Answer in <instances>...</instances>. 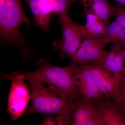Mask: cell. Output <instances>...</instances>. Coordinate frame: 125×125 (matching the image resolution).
I'll use <instances>...</instances> for the list:
<instances>
[{
    "label": "cell",
    "instance_id": "obj_1",
    "mask_svg": "<svg viewBox=\"0 0 125 125\" xmlns=\"http://www.w3.org/2000/svg\"><path fill=\"white\" fill-rule=\"evenodd\" d=\"M28 81L31 93L32 103L31 106L27 108L25 114H55L70 118L79 100L70 97L53 85L46 87L43 84L35 81Z\"/></svg>",
    "mask_w": 125,
    "mask_h": 125
},
{
    "label": "cell",
    "instance_id": "obj_2",
    "mask_svg": "<svg viewBox=\"0 0 125 125\" xmlns=\"http://www.w3.org/2000/svg\"><path fill=\"white\" fill-rule=\"evenodd\" d=\"M77 64L72 62L65 67L50 64L45 60H39L36 65L37 70L31 72H19L27 81H35L42 84L57 87L64 93L78 100L83 96L75 84L74 76Z\"/></svg>",
    "mask_w": 125,
    "mask_h": 125
},
{
    "label": "cell",
    "instance_id": "obj_3",
    "mask_svg": "<svg viewBox=\"0 0 125 125\" xmlns=\"http://www.w3.org/2000/svg\"><path fill=\"white\" fill-rule=\"evenodd\" d=\"M32 22L23 10L21 0H0V36L1 40L13 45L22 43L21 25H29Z\"/></svg>",
    "mask_w": 125,
    "mask_h": 125
},
{
    "label": "cell",
    "instance_id": "obj_4",
    "mask_svg": "<svg viewBox=\"0 0 125 125\" xmlns=\"http://www.w3.org/2000/svg\"><path fill=\"white\" fill-rule=\"evenodd\" d=\"M1 79H8L11 82L8 97L7 113L13 120H16L25 113L31 95L29 87L25 83V78L19 72L11 74L4 73Z\"/></svg>",
    "mask_w": 125,
    "mask_h": 125
},
{
    "label": "cell",
    "instance_id": "obj_5",
    "mask_svg": "<svg viewBox=\"0 0 125 125\" xmlns=\"http://www.w3.org/2000/svg\"><path fill=\"white\" fill-rule=\"evenodd\" d=\"M58 22L62 30V39L54 42L53 48L60 51V59H63L68 56L72 61L84 39L82 25L73 22L69 14L60 16Z\"/></svg>",
    "mask_w": 125,
    "mask_h": 125
},
{
    "label": "cell",
    "instance_id": "obj_6",
    "mask_svg": "<svg viewBox=\"0 0 125 125\" xmlns=\"http://www.w3.org/2000/svg\"><path fill=\"white\" fill-rule=\"evenodd\" d=\"M85 65L104 97L114 98L123 94L121 86L122 74L113 73L105 69L101 65Z\"/></svg>",
    "mask_w": 125,
    "mask_h": 125
},
{
    "label": "cell",
    "instance_id": "obj_7",
    "mask_svg": "<svg viewBox=\"0 0 125 125\" xmlns=\"http://www.w3.org/2000/svg\"><path fill=\"white\" fill-rule=\"evenodd\" d=\"M122 89L123 94L117 97H104L93 102L101 113L104 125H125V91Z\"/></svg>",
    "mask_w": 125,
    "mask_h": 125
},
{
    "label": "cell",
    "instance_id": "obj_8",
    "mask_svg": "<svg viewBox=\"0 0 125 125\" xmlns=\"http://www.w3.org/2000/svg\"><path fill=\"white\" fill-rule=\"evenodd\" d=\"M107 44L105 37L83 39L72 62L78 65L101 64L105 51L104 48Z\"/></svg>",
    "mask_w": 125,
    "mask_h": 125
},
{
    "label": "cell",
    "instance_id": "obj_9",
    "mask_svg": "<svg viewBox=\"0 0 125 125\" xmlns=\"http://www.w3.org/2000/svg\"><path fill=\"white\" fill-rule=\"evenodd\" d=\"M74 82L83 98L92 102L103 97L97 84L85 64L77 65L75 70Z\"/></svg>",
    "mask_w": 125,
    "mask_h": 125
},
{
    "label": "cell",
    "instance_id": "obj_10",
    "mask_svg": "<svg viewBox=\"0 0 125 125\" xmlns=\"http://www.w3.org/2000/svg\"><path fill=\"white\" fill-rule=\"evenodd\" d=\"M70 120L73 125H104L102 117L96 105L83 98L76 104Z\"/></svg>",
    "mask_w": 125,
    "mask_h": 125
},
{
    "label": "cell",
    "instance_id": "obj_11",
    "mask_svg": "<svg viewBox=\"0 0 125 125\" xmlns=\"http://www.w3.org/2000/svg\"><path fill=\"white\" fill-rule=\"evenodd\" d=\"M29 6L35 19V24L46 33L49 31L52 14L48 0H24Z\"/></svg>",
    "mask_w": 125,
    "mask_h": 125
},
{
    "label": "cell",
    "instance_id": "obj_12",
    "mask_svg": "<svg viewBox=\"0 0 125 125\" xmlns=\"http://www.w3.org/2000/svg\"><path fill=\"white\" fill-rule=\"evenodd\" d=\"M84 7L85 14H93L98 17L106 25L113 15V6L107 0H79Z\"/></svg>",
    "mask_w": 125,
    "mask_h": 125
},
{
    "label": "cell",
    "instance_id": "obj_13",
    "mask_svg": "<svg viewBox=\"0 0 125 125\" xmlns=\"http://www.w3.org/2000/svg\"><path fill=\"white\" fill-rule=\"evenodd\" d=\"M105 69L114 74H122L125 66L122 48L114 46L105 51L101 64Z\"/></svg>",
    "mask_w": 125,
    "mask_h": 125
},
{
    "label": "cell",
    "instance_id": "obj_14",
    "mask_svg": "<svg viewBox=\"0 0 125 125\" xmlns=\"http://www.w3.org/2000/svg\"><path fill=\"white\" fill-rule=\"evenodd\" d=\"M85 25H82L84 39L103 37L106 25L98 17L93 14H87Z\"/></svg>",
    "mask_w": 125,
    "mask_h": 125
},
{
    "label": "cell",
    "instance_id": "obj_15",
    "mask_svg": "<svg viewBox=\"0 0 125 125\" xmlns=\"http://www.w3.org/2000/svg\"><path fill=\"white\" fill-rule=\"evenodd\" d=\"M103 37L106 38L108 43L121 48L125 47V27L115 20L106 26Z\"/></svg>",
    "mask_w": 125,
    "mask_h": 125
},
{
    "label": "cell",
    "instance_id": "obj_16",
    "mask_svg": "<svg viewBox=\"0 0 125 125\" xmlns=\"http://www.w3.org/2000/svg\"><path fill=\"white\" fill-rule=\"evenodd\" d=\"M77 0H48L52 14L59 16L69 14L70 7Z\"/></svg>",
    "mask_w": 125,
    "mask_h": 125
},
{
    "label": "cell",
    "instance_id": "obj_17",
    "mask_svg": "<svg viewBox=\"0 0 125 125\" xmlns=\"http://www.w3.org/2000/svg\"><path fill=\"white\" fill-rule=\"evenodd\" d=\"M113 15L115 16L116 21L121 25L125 27V6L119 4L113 6Z\"/></svg>",
    "mask_w": 125,
    "mask_h": 125
},
{
    "label": "cell",
    "instance_id": "obj_18",
    "mask_svg": "<svg viewBox=\"0 0 125 125\" xmlns=\"http://www.w3.org/2000/svg\"><path fill=\"white\" fill-rule=\"evenodd\" d=\"M63 120L62 116L58 115L55 117L50 116L45 119L42 125H62Z\"/></svg>",
    "mask_w": 125,
    "mask_h": 125
},
{
    "label": "cell",
    "instance_id": "obj_19",
    "mask_svg": "<svg viewBox=\"0 0 125 125\" xmlns=\"http://www.w3.org/2000/svg\"><path fill=\"white\" fill-rule=\"evenodd\" d=\"M121 87L125 88V76H122L121 81Z\"/></svg>",
    "mask_w": 125,
    "mask_h": 125
},
{
    "label": "cell",
    "instance_id": "obj_20",
    "mask_svg": "<svg viewBox=\"0 0 125 125\" xmlns=\"http://www.w3.org/2000/svg\"><path fill=\"white\" fill-rule=\"evenodd\" d=\"M116 1H117L120 3V4H122L125 5V0H114Z\"/></svg>",
    "mask_w": 125,
    "mask_h": 125
},
{
    "label": "cell",
    "instance_id": "obj_21",
    "mask_svg": "<svg viewBox=\"0 0 125 125\" xmlns=\"http://www.w3.org/2000/svg\"><path fill=\"white\" fill-rule=\"evenodd\" d=\"M122 74H123V76H125V67H124V70H123V73H122Z\"/></svg>",
    "mask_w": 125,
    "mask_h": 125
},
{
    "label": "cell",
    "instance_id": "obj_22",
    "mask_svg": "<svg viewBox=\"0 0 125 125\" xmlns=\"http://www.w3.org/2000/svg\"><path fill=\"white\" fill-rule=\"evenodd\" d=\"M123 89H125V88H123Z\"/></svg>",
    "mask_w": 125,
    "mask_h": 125
}]
</instances>
